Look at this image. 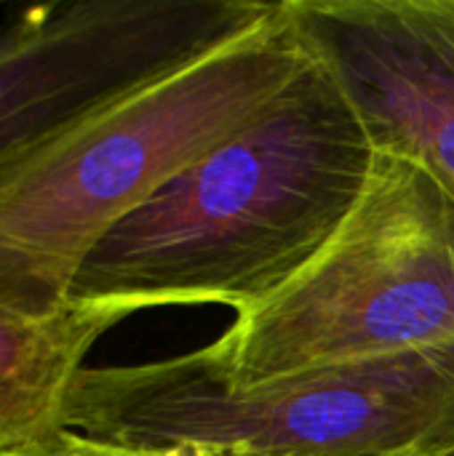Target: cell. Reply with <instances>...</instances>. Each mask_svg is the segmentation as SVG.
Here are the masks:
<instances>
[{"mask_svg": "<svg viewBox=\"0 0 454 456\" xmlns=\"http://www.w3.org/2000/svg\"><path fill=\"white\" fill-rule=\"evenodd\" d=\"M209 452H142L86 438L67 428H54L43 436L0 449V456H206Z\"/></svg>", "mask_w": 454, "mask_h": 456, "instance_id": "obj_8", "label": "cell"}, {"mask_svg": "<svg viewBox=\"0 0 454 456\" xmlns=\"http://www.w3.org/2000/svg\"><path fill=\"white\" fill-rule=\"evenodd\" d=\"M59 425L142 452L428 454L454 436V347L227 385L195 353L83 366Z\"/></svg>", "mask_w": 454, "mask_h": 456, "instance_id": "obj_3", "label": "cell"}, {"mask_svg": "<svg viewBox=\"0 0 454 456\" xmlns=\"http://www.w3.org/2000/svg\"><path fill=\"white\" fill-rule=\"evenodd\" d=\"M128 315L70 299L45 318L0 302V449L43 436L59 425L72 377L91 347Z\"/></svg>", "mask_w": 454, "mask_h": 456, "instance_id": "obj_7", "label": "cell"}, {"mask_svg": "<svg viewBox=\"0 0 454 456\" xmlns=\"http://www.w3.org/2000/svg\"><path fill=\"white\" fill-rule=\"evenodd\" d=\"M454 347V195L420 160L375 147L332 240L270 299L193 350L227 385Z\"/></svg>", "mask_w": 454, "mask_h": 456, "instance_id": "obj_4", "label": "cell"}, {"mask_svg": "<svg viewBox=\"0 0 454 456\" xmlns=\"http://www.w3.org/2000/svg\"><path fill=\"white\" fill-rule=\"evenodd\" d=\"M313 59L286 0L91 112L0 176V302L45 318L96 243L257 118Z\"/></svg>", "mask_w": 454, "mask_h": 456, "instance_id": "obj_2", "label": "cell"}, {"mask_svg": "<svg viewBox=\"0 0 454 456\" xmlns=\"http://www.w3.org/2000/svg\"><path fill=\"white\" fill-rule=\"evenodd\" d=\"M206 456H262V454H241V452H209ZM393 456H423V454H393Z\"/></svg>", "mask_w": 454, "mask_h": 456, "instance_id": "obj_10", "label": "cell"}, {"mask_svg": "<svg viewBox=\"0 0 454 456\" xmlns=\"http://www.w3.org/2000/svg\"><path fill=\"white\" fill-rule=\"evenodd\" d=\"M423 456H454V436L452 438H447L439 449H433V452H428V454Z\"/></svg>", "mask_w": 454, "mask_h": 456, "instance_id": "obj_9", "label": "cell"}, {"mask_svg": "<svg viewBox=\"0 0 454 456\" xmlns=\"http://www.w3.org/2000/svg\"><path fill=\"white\" fill-rule=\"evenodd\" d=\"M372 158L364 118L313 53L257 118L96 243L70 299L126 315L195 305L244 315L332 240Z\"/></svg>", "mask_w": 454, "mask_h": 456, "instance_id": "obj_1", "label": "cell"}, {"mask_svg": "<svg viewBox=\"0 0 454 456\" xmlns=\"http://www.w3.org/2000/svg\"><path fill=\"white\" fill-rule=\"evenodd\" d=\"M380 150L454 195V0H286Z\"/></svg>", "mask_w": 454, "mask_h": 456, "instance_id": "obj_6", "label": "cell"}, {"mask_svg": "<svg viewBox=\"0 0 454 456\" xmlns=\"http://www.w3.org/2000/svg\"><path fill=\"white\" fill-rule=\"evenodd\" d=\"M262 0H70L0 21V176L262 11Z\"/></svg>", "mask_w": 454, "mask_h": 456, "instance_id": "obj_5", "label": "cell"}]
</instances>
